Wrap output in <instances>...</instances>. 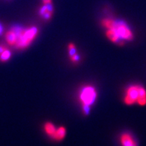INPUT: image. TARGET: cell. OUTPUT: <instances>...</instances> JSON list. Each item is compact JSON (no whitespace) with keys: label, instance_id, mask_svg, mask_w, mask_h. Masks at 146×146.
<instances>
[{"label":"cell","instance_id":"11","mask_svg":"<svg viewBox=\"0 0 146 146\" xmlns=\"http://www.w3.org/2000/svg\"><path fill=\"white\" fill-rule=\"evenodd\" d=\"M67 50H68V54L69 57L72 56L73 55L76 54L77 52V50H76V46L74 43H69L68 45H67Z\"/></svg>","mask_w":146,"mask_h":146},{"label":"cell","instance_id":"14","mask_svg":"<svg viewBox=\"0 0 146 146\" xmlns=\"http://www.w3.org/2000/svg\"><path fill=\"white\" fill-rule=\"evenodd\" d=\"M6 48H7V47L5 45L0 44V54H1V53L2 52H3V51H4Z\"/></svg>","mask_w":146,"mask_h":146},{"label":"cell","instance_id":"7","mask_svg":"<svg viewBox=\"0 0 146 146\" xmlns=\"http://www.w3.org/2000/svg\"><path fill=\"white\" fill-rule=\"evenodd\" d=\"M4 36L5 41L6 42L7 44L10 45V46L14 47L18 39L17 33H16V31L15 28H14V27H11L8 31H6Z\"/></svg>","mask_w":146,"mask_h":146},{"label":"cell","instance_id":"13","mask_svg":"<svg viewBox=\"0 0 146 146\" xmlns=\"http://www.w3.org/2000/svg\"><path fill=\"white\" fill-rule=\"evenodd\" d=\"M90 110L91 107L89 106H82V111H83V114L85 115V116L89 115Z\"/></svg>","mask_w":146,"mask_h":146},{"label":"cell","instance_id":"2","mask_svg":"<svg viewBox=\"0 0 146 146\" xmlns=\"http://www.w3.org/2000/svg\"><path fill=\"white\" fill-rule=\"evenodd\" d=\"M17 33L18 39L15 46L18 50H26L33 43L39 33V29L36 26H31L27 28L23 27L14 26Z\"/></svg>","mask_w":146,"mask_h":146},{"label":"cell","instance_id":"16","mask_svg":"<svg viewBox=\"0 0 146 146\" xmlns=\"http://www.w3.org/2000/svg\"><path fill=\"white\" fill-rule=\"evenodd\" d=\"M3 27L2 26V25L0 23V35H1L3 34Z\"/></svg>","mask_w":146,"mask_h":146},{"label":"cell","instance_id":"1","mask_svg":"<svg viewBox=\"0 0 146 146\" xmlns=\"http://www.w3.org/2000/svg\"><path fill=\"white\" fill-rule=\"evenodd\" d=\"M101 25L106 29H112L120 39L125 43L132 41L134 39L135 36L132 30L125 21L112 18H104L102 20Z\"/></svg>","mask_w":146,"mask_h":146},{"label":"cell","instance_id":"5","mask_svg":"<svg viewBox=\"0 0 146 146\" xmlns=\"http://www.w3.org/2000/svg\"><path fill=\"white\" fill-rule=\"evenodd\" d=\"M54 13V6L53 3L43 4L39 9V15L45 21L52 19Z\"/></svg>","mask_w":146,"mask_h":146},{"label":"cell","instance_id":"15","mask_svg":"<svg viewBox=\"0 0 146 146\" xmlns=\"http://www.w3.org/2000/svg\"><path fill=\"white\" fill-rule=\"evenodd\" d=\"M43 4H48V3H52V0H42Z\"/></svg>","mask_w":146,"mask_h":146},{"label":"cell","instance_id":"4","mask_svg":"<svg viewBox=\"0 0 146 146\" xmlns=\"http://www.w3.org/2000/svg\"><path fill=\"white\" fill-rule=\"evenodd\" d=\"M98 97V92L94 86L90 85L82 87L78 94V98L82 106H91L96 102Z\"/></svg>","mask_w":146,"mask_h":146},{"label":"cell","instance_id":"10","mask_svg":"<svg viewBox=\"0 0 146 146\" xmlns=\"http://www.w3.org/2000/svg\"><path fill=\"white\" fill-rule=\"evenodd\" d=\"M12 58V52L6 48L5 50L0 54V61L1 62H7Z\"/></svg>","mask_w":146,"mask_h":146},{"label":"cell","instance_id":"3","mask_svg":"<svg viewBox=\"0 0 146 146\" xmlns=\"http://www.w3.org/2000/svg\"><path fill=\"white\" fill-rule=\"evenodd\" d=\"M123 102L126 105L132 106L137 104L140 106L146 105V89L141 85H132L125 91Z\"/></svg>","mask_w":146,"mask_h":146},{"label":"cell","instance_id":"8","mask_svg":"<svg viewBox=\"0 0 146 146\" xmlns=\"http://www.w3.org/2000/svg\"><path fill=\"white\" fill-rule=\"evenodd\" d=\"M66 128L64 126H60L56 128V130L55 131L54 134L51 138L53 141L56 142H60L63 141L66 136Z\"/></svg>","mask_w":146,"mask_h":146},{"label":"cell","instance_id":"9","mask_svg":"<svg viewBox=\"0 0 146 146\" xmlns=\"http://www.w3.org/2000/svg\"><path fill=\"white\" fill-rule=\"evenodd\" d=\"M56 128L57 127L55 126L54 124L50 121L45 122L43 125V131L46 134V135L48 136L50 139L52 138L53 135L54 134L55 131L56 130Z\"/></svg>","mask_w":146,"mask_h":146},{"label":"cell","instance_id":"12","mask_svg":"<svg viewBox=\"0 0 146 146\" xmlns=\"http://www.w3.org/2000/svg\"><path fill=\"white\" fill-rule=\"evenodd\" d=\"M70 58V60L71 61V62L74 64H77L80 62V61H81V56H80V55L78 54V53H76V54L73 55L72 56H70V57H69Z\"/></svg>","mask_w":146,"mask_h":146},{"label":"cell","instance_id":"6","mask_svg":"<svg viewBox=\"0 0 146 146\" xmlns=\"http://www.w3.org/2000/svg\"><path fill=\"white\" fill-rule=\"evenodd\" d=\"M119 142L121 146H139L136 139L129 132H124L120 135Z\"/></svg>","mask_w":146,"mask_h":146}]
</instances>
